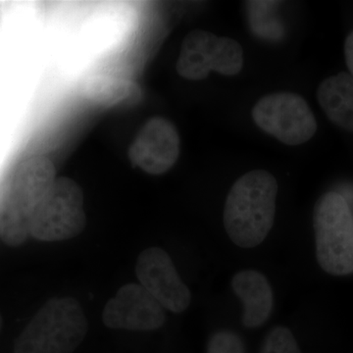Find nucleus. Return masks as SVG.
Listing matches in <instances>:
<instances>
[{"label": "nucleus", "instance_id": "obj_7", "mask_svg": "<svg viewBox=\"0 0 353 353\" xmlns=\"http://www.w3.org/2000/svg\"><path fill=\"white\" fill-rule=\"evenodd\" d=\"M252 115L262 131L287 145H303L317 131V122L307 102L294 92H273L262 97Z\"/></svg>", "mask_w": 353, "mask_h": 353}, {"label": "nucleus", "instance_id": "obj_3", "mask_svg": "<svg viewBox=\"0 0 353 353\" xmlns=\"http://www.w3.org/2000/svg\"><path fill=\"white\" fill-rule=\"evenodd\" d=\"M87 332L81 304L72 297H55L44 303L23 330L13 353H73Z\"/></svg>", "mask_w": 353, "mask_h": 353}, {"label": "nucleus", "instance_id": "obj_10", "mask_svg": "<svg viewBox=\"0 0 353 353\" xmlns=\"http://www.w3.org/2000/svg\"><path fill=\"white\" fill-rule=\"evenodd\" d=\"M181 153V139L171 121L153 117L139 130L129 150L134 166L150 175H161L173 168Z\"/></svg>", "mask_w": 353, "mask_h": 353}, {"label": "nucleus", "instance_id": "obj_5", "mask_svg": "<svg viewBox=\"0 0 353 353\" xmlns=\"http://www.w3.org/2000/svg\"><path fill=\"white\" fill-rule=\"evenodd\" d=\"M85 221L80 185L72 179L57 178L32 217L31 236L41 241L69 240L85 229Z\"/></svg>", "mask_w": 353, "mask_h": 353}, {"label": "nucleus", "instance_id": "obj_15", "mask_svg": "<svg viewBox=\"0 0 353 353\" xmlns=\"http://www.w3.org/2000/svg\"><path fill=\"white\" fill-rule=\"evenodd\" d=\"M206 353H245V343L238 334L222 330L210 336Z\"/></svg>", "mask_w": 353, "mask_h": 353}, {"label": "nucleus", "instance_id": "obj_11", "mask_svg": "<svg viewBox=\"0 0 353 353\" xmlns=\"http://www.w3.org/2000/svg\"><path fill=\"white\" fill-rule=\"evenodd\" d=\"M231 285L243 303V326L255 329L264 325L274 305L273 290L266 276L256 270L240 271L232 278Z\"/></svg>", "mask_w": 353, "mask_h": 353}, {"label": "nucleus", "instance_id": "obj_13", "mask_svg": "<svg viewBox=\"0 0 353 353\" xmlns=\"http://www.w3.org/2000/svg\"><path fill=\"white\" fill-rule=\"evenodd\" d=\"M83 94L88 101L103 108L134 104L141 97V88L136 83L108 75L88 78L83 85Z\"/></svg>", "mask_w": 353, "mask_h": 353}, {"label": "nucleus", "instance_id": "obj_9", "mask_svg": "<svg viewBox=\"0 0 353 353\" xmlns=\"http://www.w3.org/2000/svg\"><path fill=\"white\" fill-rule=\"evenodd\" d=\"M102 320L110 329L155 331L166 323V309L141 285L128 284L106 304Z\"/></svg>", "mask_w": 353, "mask_h": 353}, {"label": "nucleus", "instance_id": "obj_1", "mask_svg": "<svg viewBox=\"0 0 353 353\" xmlns=\"http://www.w3.org/2000/svg\"><path fill=\"white\" fill-rule=\"evenodd\" d=\"M278 183L266 170L248 172L236 181L225 202L224 227L228 236L241 248L263 243L273 228Z\"/></svg>", "mask_w": 353, "mask_h": 353}, {"label": "nucleus", "instance_id": "obj_17", "mask_svg": "<svg viewBox=\"0 0 353 353\" xmlns=\"http://www.w3.org/2000/svg\"><path fill=\"white\" fill-rule=\"evenodd\" d=\"M2 323H3V321H2L1 314H0V331H1Z\"/></svg>", "mask_w": 353, "mask_h": 353}, {"label": "nucleus", "instance_id": "obj_16", "mask_svg": "<svg viewBox=\"0 0 353 353\" xmlns=\"http://www.w3.org/2000/svg\"><path fill=\"white\" fill-rule=\"evenodd\" d=\"M345 57L350 75L353 78V31L345 39Z\"/></svg>", "mask_w": 353, "mask_h": 353}, {"label": "nucleus", "instance_id": "obj_14", "mask_svg": "<svg viewBox=\"0 0 353 353\" xmlns=\"http://www.w3.org/2000/svg\"><path fill=\"white\" fill-rule=\"evenodd\" d=\"M259 353H301V350L290 330L277 326L266 334Z\"/></svg>", "mask_w": 353, "mask_h": 353}, {"label": "nucleus", "instance_id": "obj_12", "mask_svg": "<svg viewBox=\"0 0 353 353\" xmlns=\"http://www.w3.org/2000/svg\"><path fill=\"white\" fill-rule=\"evenodd\" d=\"M317 101L336 127L353 132V78L341 72L325 79L317 90Z\"/></svg>", "mask_w": 353, "mask_h": 353}, {"label": "nucleus", "instance_id": "obj_8", "mask_svg": "<svg viewBox=\"0 0 353 353\" xmlns=\"http://www.w3.org/2000/svg\"><path fill=\"white\" fill-rule=\"evenodd\" d=\"M139 285L167 310L182 313L189 308L192 294L183 282L170 255L160 248H146L136 265Z\"/></svg>", "mask_w": 353, "mask_h": 353}, {"label": "nucleus", "instance_id": "obj_4", "mask_svg": "<svg viewBox=\"0 0 353 353\" xmlns=\"http://www.w3.org/2000/svg\"><path fill=\"white\" fill-rule=\"evenodd\" d=\"M316 259L332 276L353 273V215L345 197L336 192L323 194L313 210Z\"/></svg>", "mask_w": 353, "mask_h": 353}, {"label": "nucleus", "instance_id": "obj_2", "mask_svg": "<svg viewBox=\"0 0 353 353\" xmlns=\"http://www.w3.org/2000/svg\"><path fill=\"white\" fill-rule=\"evenodd\" d=\"M57 171L50 159L32 157L23 161L0 192V239L10 246L31 236L32 217L53 183Z\"/></svg>", "mask_w": 353, "mask_h": 353}, {"label": "nucleus", "instance_id": "obj_6", "mask_svg": "<svg viewBox=\"0 0 353 353\" xmlns=\"http://www.w3.org/2000/svg\"><path fill=\"white\" fill-rule=\"evenodd\" d=\"M243 66V50L238 41L194 30L183 39L176 69L183 78L199 81L211 71L224 76L238 75Z\"/></svg>", "mask_w": 353, "mask_h": 353}]
</instances>
